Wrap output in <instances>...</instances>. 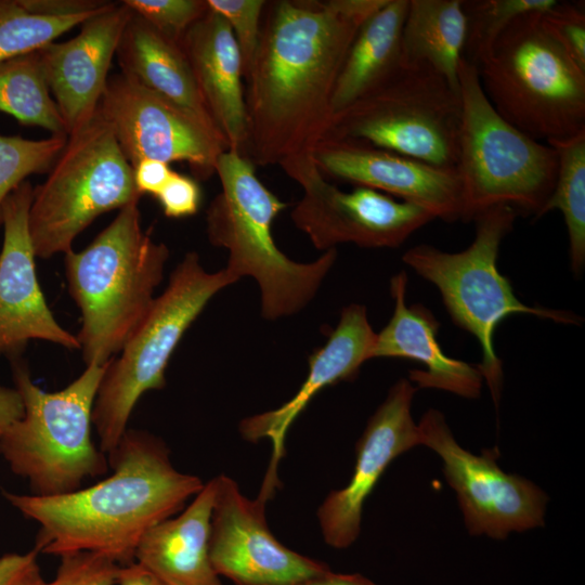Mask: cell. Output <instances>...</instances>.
<instances>
[{"label": "cell", "mask_w": 585, "mask_h": 585, "mask_svg": "<svg viewBox=\"0 0 585 585\" xmlns=\"http://www.w3.org/2000/svg\"><path fill=\"white\" fill-rule=\"evenodd\" d=\"M387 0L268 1L245 82L247 144L255 166L312 158L327 138L332 100L361 26Z\"/></svg>", "instance_id": "6da1fadb"}, {"label": "cell", "mask_w": 585, "mask_h": 585, "mask_svg": "<svg viewBox=\"0 0 585 585\" xmlns=\"http://www.w3.org/2000/svg\"><path fill=\"white\" fill-rule=\"evenodd\" d=\"M109 457L113 473L88 487L51 496L3 491L39 524L38 554L89 551L132 563L142 537L204 486L198 477L177 470L166 444L145 431L127 429Z\"/></svg>", "instance_id": "7a4b0ae2"}, {"label": "cell", "mask_w": 585, "mask_h": 585, "mask_svg": "<svg viewBox=\"0 0 585 585\" xmlns=\"http://www.w3.org/2000/svg\"><path fill=\"white\" fill-rule=\"evenodd\" d=\"M168 258V247L143 231L138 203L120 209L83 250L64 255L86 366H105L121 351L153 306Z\"/></svg>", "instance_id": "3957f363"}, {"label": "cell", "mask_w": 585, "mask_h": 585, "mask_svg": "<svg viewBox=\"0 0 585 585\" xmlns=\"http://www.w3.org/2000/svg\"><path fill=\"white\" fill-rule=\"evenodd\" d=\"M216 174L221 191L206 212L209 242L229 251L226 270L239 280L252 277L261 294L266 320L301 311L315 296L337 259L328 249L309 263L283 253L272 236L275 218L287 207L258 179L255 165L233 151L222 153Z\"/></svg>", "instance_id": "277c9868"}, {"label": "cell", "mask_w": 585, "mask_h": 585, "mask_svg": "<svg viewBox=\"0 0 585 585\" xmlns=\"http://www.w3.org/2000/svg\"><path fill=\"white\" fill-rule=\"evenodd\" d=\"M518 212L508 205L489 207L473 217L472 243L458 252L421 244L406 250L402 260L439 290L452 321L480 343L478 367L495 405L503 386V362L494 347L502 321L512 314H532L564 325H581L582 317L569 310L532 307L515 294L497 268L500 244L512 230Z\"/></svg>", "instance_id": "5b68a950"}, {"label": "cell", "mask_w": 585, "mask_h": 585, "mask_svg": "<svg viewBox=\"0 0 585 585\" xmlns=\"http://www.w3.org/2000/svg\"><path fill=\"white\" fill-rule=\"evenodd\" d=\"M476 68L495 110L526 135L551 143L585 131V72L547 31L541 12L512 21Z\"/></svg>", "instance_id": "8992f818"}, {"label": "cell", "mask_w": 585, "mask_h": 585, "mask_svg": "<svg viewBox=\"0 0 585 585\" xmlns=\"http://www.w3.org/2000/svg\"><path fill=\"white\" fill-rule=\"evenodd\" d=\"M458 81L461 119L456 170L464 221L495 205L538 219L556 183L557 151L505 120L485 96L476 66L464 58Z\"/></svg>", "instance_id": "52a82bcc"}, {"label": "cell", "mask_w": 585, "mask_h": 585, "mask_svg": "<svg viewBox=\"0 0 585 585\" xmlns=\"http://www.w3.org/2000/svg\"><path fill=\"white\" fill-rule=\"evenodd\" d=\"M106 365H88L65 388L48 392L26 367L14 366L25 414L0 438V453L34 493L51 496L80 489L106 471L105 454L91 438L92 411Z\"/></svg>", "instance_id": "ba28073f"}, {"label": "cell", "mask_w": 585, "mask_h": 585, "mask_svg": "<svg viewBox=\"0 0 585 585\" xmlns=\"http://www.w3.org/2000/svg\"><path fill=\"white\" fill-rule=\"evenodd\" d=\"M237 281L226 269L207 272L196 252L186 253L176 266L164 292L106 365L92 411L104 454L119 444L139 399L165 387L167 364L186 329L216 294Z\"/></svg>", "instance_id": "9c48e42d"}, {"label": "cell", "mask_w": 585, "mask_h": 585, "mask_svg": "<svg viewBox=\"0 0 585 585\" xmlns=\"http://www.w3.org/2000/svg\"><path fill=\"white\" fill-rule=\"evenodd\" d=\"M140 197L132 166L96 110L67 136L48 178L34 187L28 227L36 257L67 253L99 216L139 203Z\"/></svg>", "instance_id": "30bf717a"}, {"label": "cell", "mask_w": 585, "mask_h": 585, "mask_svg": "<svg viewBox=\"0 0 585 585\" xmlns=\"http://www.w3.org/2000/svg\"><path fill=\"white\" fill-rule=\"evenodd\" d=\"M460 119L459 90L430 68L400 66L336 114L326 139L358 141L456 169Z\"/></svg>", "instance_id": "8fae6325"}, {"label": "cell", "mask_w": 585, "mask_h": 585, "mask_svg": "<svg viewBox=\"0 0 585 585\" xmlns=\"http://www.w3.org/2000/svg\"><path fill=\"white\" fill-rule=\"evenodd\" d=\"M418 426L420 445L441 459L448 485L456 492L470 535L504 540L511 532L544 525L548 497L532 481L506 473L497 465V448L474 455L455 440L444 415L428 410Z\"/></svg>", "instance_id": "7c38bea8"}, {"label": "cell", "mask_w": 585, "mask_h": 585, "mask_svg": "<svg viewBox=\"0 0 585 585\" xmlns=\"http://www.w3.org/2000/svg\"><path fill=\"white\" fill-rule=\"evenodd\" d=\"M303 191L290 217L320 250L352 243L365 248H394L434 220L427 209L382 192L355 186L346 192L329 183L313 158L281 167Z\"/></svg>", "instance_id": "4fadbf2b"}, {"label": "cell", "mask_w": 585, "mask_h": 585, "mask_svg": "<svg viewBox=\"0 0 585 585\" xmlns=\"http://www.w3.org/2000/svg\"><path fill=\"white\" fill-rule=\"evenodd\" d=\"M98 112L110 126L133 167L142 159L188 165L192 173L208 179L229 145L209 123L119 73L109 75Z\"/></svg>", "instance_id": "5bb4252c"}, {"label": "cell", "mask_w": 585, "mask_h": 585, "mask_svg": "<svg viewBox=\"0 0 585 585\" xmlns=\"http://www.w3.org/2000/svg\"><path fill=\"white\" fill-rule=\"evenodd\" d=\"M214 480L209 558L219 576L235 585H298L330 570L275 538L265 519L269 495L249 499L230 477Z\"/></svg>", "instance_id": "9a60e30c"}, {"label": "cell", "mask_w": 585, "mask_h": 585, "mask_svg": "<svg viewBox=\"0 0 585 585\" xmlns=\"http://www.w3.org/2000/svg\"><path fill=\"white\" fill-rule=\"evenodd\" d=\"M313 159L324 178L382 192L422 207L445 222L465 219L463 187L456 169L342 139H325L315 148Z\"/></svg>", "instance_id": "2e32d148"}, {"label": "cell", "mask_w": 585, "mask_h": 585, "mask_svg": "<svg viewBox=\"0 0 585 585\" xmlns=\"http://www.w3.org/2000/svg\"><path fill=\"white\" fill-rule=\"evenodd\" d=\"M417 390L407 378L399 379L369 418L355 446L350 481L343 489L330 492L318 507L317 518L327 545L342 549L356 541L364 503L385 470L398 456L420 445L418 426L411 413Z\"/></svg>", "instance_id": "e0dca14e"}, {"label": "cell", "mask_w": 585, "mask_h": 585, "mask_svg": "<svg viewBox=\"0 0 585 585\" xmlns=\"http://www.w3.org/2000/svg\"><path fill=\"white\" fill-rule=\"evenodd\" d=\"M34 187L24 181L2 206L0 251V352H13L29 340L79 350L76 335L63 328L49 309L36 273L28 227Z\"/></svg>", "instance_id": "ac0fdd59"}, {"label": "cell", "mask_w": 585, "mask_h": 585, "mask_svg": "<svg viewBox=\"0 0 585 585\" xmlns=\"http://www.w3.org/2000/svg\"><path fill=\"white\" fill-rule=\"evenodd\" d=\"M131 13L122 1L110 2L86 20L75 37L38 50L49 90L68 135L95 115Z\"/></svg>", "instance_id": "d6986e66"}, {"label": "cell", "mask_w": 585, "mask_h": 585, "mask_svg": "<svg viewBox=\"0 0 585 585\" xmlns=\"http://www.w3.org/2000/svg\"><path fill=\"white\" fill-rule=\"evenodd\" d=\"M375 338L364 306L343 308L327 341L309 356L308 376L295 395L277 408L240 421L239 432L246 441L268 438L272 442V458L263 482L278 485L276 469L284 456L288 429L322 389L356 377L361 366L372 359Z\"/></svg>", "instance_id": "ffe728a7"}, {"label": "cell", "mask_w": 585, "mask_h": 585, "mask_svg": "<svg viewBox=\"0 0 585 585\" xmlns=\"http://www.w3.org/2000/svg\"><path fill=\"white\" fill-rule=\"evenodd\" d=\"M407 275L401 271L390 281L394 301L388 324L376 334L372 359L402 358L418 362L424 369H413L408 380L417 389H438L456 395L480 396L483 376L478 365L447 356L439 341V323L421 304H406Z\"/></svg>", "instance_id": "44dd1931"}, {"label": "cell", "mask_w": 585, "mask_h": 585, "mask_svg": "<svg viewBox=\"0 0 585 585\" xmlns=\"http://www.w3.org/2000/svg\"><path fill=\"white\" fill-rule=\"evenodd\" d=\"M181 47L192 67L199 93L229 151L245 157L247 109L243 65L226 21L211 11L185 34Z\"/></svg>", "instance_id": "7402d4cb"}, {"label": "cell", "mask_w": 585, "mask_h": 585, "mask_svg": "<svg viewBox=\"0 0 585 585\" xmlns=\"http://www.w3.org/2000/svg\"><path fill=\"white\" fill-rule=\"evenodd\" d=\"M214 478L177 517L153 526L140 541L134 561L166 585H222L209 558Z\"/></svg>", "instance_id": "603a6c76"}, {"label": "cell", "mask_w": 585, "mask_h": 585, "mask_svg": "<svg viewBox=\"0 0 585 585\" xmlns=\"http://www.w3.org/2000/svg\"><path fill=\"white\" fill-rule=\"evenodd\" d=\"M116 56L122 74L214 125L181 44L133 12L120 37Z\"/></svg>", "instance_id": "cb8c5ba5"}, {"label": "cell", "mask_w": 585, "mask_h": 585, "mask_svg": "<svg viewBox=\"0 0 585 585\" xmlns=\"http://www.w3.org/2000/svg\"><path fill=\"white\" fill-rule=\"evenodd\" d=\"M408 0H387L359 29L332 100L333 117L365 96L401 66V36Z\"/></svg>", "instance_id": "d4e9b609"}, {"label": "cell", "mask_w": 585, "mask_h": 585, "mask_svg": "<svg viewBox=\"0 0 585 585\" xmlns=\"http://www.w3.org/2000/svg\"><path fill=\"white\" fill-rule=\"evenodd\" d=\"M465 39L463 0H408L401 36V66L430 68L459 90Z\"/></svg>", "instance_id": "484cf974"}, {"label": "cell", "mask_w": 585, "mask_h": 585, "mask_svg": "<svg viewBox=\"0 0 585 585\" xmlns=\"http://www.w3.org/2000/svg\"><path fill=\"white\" fill-rule=\"evenodd\" d=\"M0 112L25 126L68 136L49 90L38 51L0 63Z\"/></svg>", "instance_id": "4316f807"}, {"label": "cell", "mask_w": 585, "mask_h": 585, "mask_svg": "<svg viewBox=\"0 0 585 585\" xmlns=\"http://www.w3.org/2000/svg\"><path fill=\"white\" fill-rule=\"evenodd\" d=\"M548 144L557 151L558 172L540 218L551 210L562 213L571 269L575 275H581L585 268V131Z\"/></svg>", "instance_id": "83f0119b"}, {"label": "cell", "mask_w": 585, "mask_h": 585, "mask_svg": "<svg viewBox=\"0 0 585 585\" xmlns=\"http://www.w3.org/2000/svg\"><path fill=\"white\" fill-rule=\"evenodd\" d=\"M98 12L50 17L27 11L20 0H0V63L40 50Z\"/></svg>", "instance_id": "f1b7e54d"}, {"label": "cell", "mask_w": 585, "mask_h": 585, "mask_svg": "<svg viewBox=\"0 0 585 585\" xmlns=\"http://www.w3.org/2000/svg\"><path fill=\"white\" fill-rule=\"evenodd\" d=\"M556 0H463L466 39L463 58L478 67L503 31L517 17L546 12Z\"/></svg>", "instance_id": "f546056e"}, {"label": "cell", "mask_w": 585, "mask_h": 585, "mask_svg": "<svg viewBox=\"0 0 585 585\" xmlns=\"http://www.w3.org/2000/svg\"><path fill=\"white\" fill-rule=\"evenodd\" d=\"M66 141L65 135H50L41 140L0 135V224L2 206L9 194L30 174L49 171Z\"/></svg>", "instance_id": "4dcf8cb0"}, {"label": "cell", "mask_w": 585, "mask_h": 585, "mask_svg": "<svg viewBox=\"0 0 585 585\" xmlns=\"http://www.w3.org/2000/svg\"><path fill=\"white\" fill-rule=\"evenodd\" d=\"M133 13L181 44L187 30L209 10L207 0H123Z\"/></svg>", "instance_id": "1f68e13d"}, {"label": "cell", "mask_w": 585, "mask_h": 585, "mask_svg": "<svg viewBox=\"0 0 585 585\" xmlns=\"http://www.w3.org/2000/svg\"><path fill=\"white\" fill-rule=\"evenodd\" d=\"M264 0H207L209 9L229 24L242 57L244 80L248 77L260 41Z\"/></svg>", "instance_id": "d6a6232c"}, {"label": "cell", "mask_w": 585, "mask_h": 585, "mask_svg": "<svg viewBox=\"0 0 585 585\" xmlns=\"http://www.w3.org/2000/svg\"><path fill=\"white\" fill-rule=\"evenodd\" d=\"M542 22L568 56L585 72L584 5L557 1L542 13Z\"/></svg>", "instance_id": "836d02e7"}, {"label": "cell", "mask_w": 585, "mask_h": 585, "mask_svg": "<svg viewBox=\"0 0 585 585\" xmlns=\"http://www.w3.org/2000/svg\"><path fill=\"white\" fill-rule=\"evenodd\" d=\"M55 577L49 585H116L121 567L113 559L89 551L60 556Z\"/></svg>", "instance_id": "e575fe53"}, {"label": "cell", "mask_w": 585, "mask_h": 585, "mask_svg": "<svg viewBox=\"0 0 585 585\" xmlns=\"http://www.w3.org/2000/svg\"><path fill=\"white\" fill-rule=\"evenodd\" d=\"M156 198L166 217L183 218L198 211L202 193L194 179L172 171Z\"/></svg>", "instance_id": "d590c367"}, {"label": "cell", "mask_w": 585, "mask_h": 585, "mask_svg": "<svg viewBox=\"0 0 585 585\" xmlns=\"http://www.w3.org/2000/svg\"><path fill=\"white\" fill-rule=\"evenodd\" d=\"M37 555L34 549L0 557V585H49L42 577Z\"/></svg>", "instance_id": "8d00e7d4"}, {"label": "cell", "mask_w": 585, "mask_h": 585, "mask_svg": "<svg viewBox=\"0 0 585 585\" xmlns=\"http://www.w3.org/2000/svg\"><path fill=\"white\" fill-rule=\"evenodd\" d=\"M29 12L50 16L66 17L95 13L110 3L104 0H20Z\"/></svg>", "instance_id": "74e56055"}, {"label": "cell", "mask_w": 585, "mask_h": 585, "mask_svg": "<svg viewBox=\"0 0 585 585\" xmlns=\"http://www.w3.org/2000/svg\"><path fill=\"white\" fill-rule=\"evenodd\" d=\"M133 180L138 192L157 196L169 180V164L156 159H142L133 167Z\"/></svg>", "instance_id": "f35d334b"}, {"label": "cell", "mask_w": 585, "mask_h": 585, "mask_svg": "<svg viewBox=\"0 0 585 585\" xmlns=\"http://www.w3.org/2000/svg\"><path fill=\"white\" fill-rule=\"evenodd\" d=\"M25 414V404L18 389L0 385V438Z\"/></svg>", "instance_id": "ab89813d"}, {"label": "cell", "mask_w": 585, "mask_h": 585, "mask_svg": "<svg viewBox=\"0 0 585 585\" xmlns=\"http://www.w3.org/2000/svg\"><path fill=\"white\" fill-rule=\"evenodd\" d=\"M116 585H166L155 574L133 561L122 566Z\"/></svg>", "instance_id": "60d3db41"}, {"label": "cell", "mask_w": 585, "mask_h": 585, "mask_svg": "<svg viewBox=\"0 0 585 585\" xmlns=\"http://www.w3.org/2000/svg\"><path fill=\"white\" fill-rule=\"evenodd\" d=\"M298 585H378L359 573L343 574L332 570Z\"/></svg>", "instance_id": "b9f144b4"}]
</instances>
